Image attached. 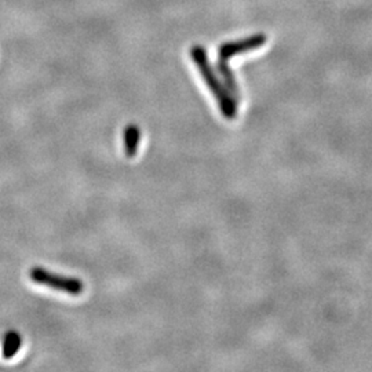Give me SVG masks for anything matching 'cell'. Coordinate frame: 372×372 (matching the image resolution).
I'll return each mask as SVG.
<instances>
[{
  "instance_id": "cell-1",
  "label": "cell",
  "mask_w": 372,
  "mask_h": 372,
  "mask_svg": "<svg viewBox=\"0 0 372 372\" xmlns=\"http://www.w3.org/2000/svg\"><path fill=\"white\" fill-rule=\"evenodd\" d=\"M189 54L203 80L206 82L209 90L214 95L222 116L228 120H233L239 113V101H236L235 95L228 90L225 83L218 78L214 66L209 60L206 49L197 44L190 49Z\"/></svg>"
},
{
  "instance_id": "cell-2",
  "label": "cell",
  "mask_w": 372,
  "mask_h": 372,
  "mask_svg": "<svg viewBox=\"0 0 372 372\" xmlns=\"http://www.w3.org/2000/svg\"><path fill=\"white\" fill-rule=\"evenodd\" d=\"M266 39L268 37L265 33H255L244 39H240V40L225 43L219 47L217 61L218 73L222 76V82L225 83L228 90L235 95V98H237V101L240 99V87H239V83L232 69L229 68V61L230 58L236 56H240V54H244V53L262 47L266 43Z\"/></svg>"
},
{
  "instance_id": "cell-3",
  "label": "cell",
  "mask_w": 372,
  "mask_h": 372,
  "mask_svg": "<svg viewBox=\"0 0 372 372\" xmlns=\"http://www.w3.org/2000/svg\"><path fill=\"white\" fill-rule=\"evenodd\" d=\"M30 279L37 285H43L56 291L78 297L85 291V283L78 278L62 276L54 272H50L44 268L35 266L30 271Z\"/></svg>"
},
{
  "instance_id": "cell-4",
  "label": "cell",
  "mask_w": 372,
  "mask_h": 372,
  "mask_svg": "<svg viewBox=\"0 0 372 372\" xmlns=\"http://www.w3.org/2000/svg\"><path fill=\"white\" fill-rule=\"evenodd\" d=\"M141 144V128L137 124H128L123 130L124 155L127 157H135Z\"/></svg>"
},
{
  "instance_id": "cell-5",
  "label": "cell",
  "mask_w": 372,
  "mask_h": 372,
  "mask_svg": "<svg viewBox=\"0 0 372 372\" xmlns=\"http://www.w3.org/2000/svg\"><path fill=\"white\" fill-rule=\"evenodd\" d=\"M23 345V338L16 331H8L4 338H3V343H1V356L3 359H13L21 349Z\"/></svg>"
}]
</instances>
